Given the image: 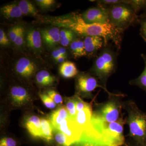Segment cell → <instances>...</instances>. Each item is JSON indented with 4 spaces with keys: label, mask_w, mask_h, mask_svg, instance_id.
Here are the masks:
<instances>
[{
    "label": "cell",
    "mask_w": 146,
    "mask_h": 146,
    "mask_svg": "<svg viewBox=\"0 0 146 146\" xmlns=\"http://www.w3.org/2000/svg\"><path fill=\"white\" fill-rule=\"evenodd\" d=\"M50 22L55 26L71 30L76 34L84 37L101 36L104 39L106 46L111 41L120 48L123 33L111 24L86 23L81 15L76 13L54 18Z\"/></svg>",
    "instance_id": "1"
},
{
    "label": "cell",
    "mask_w": 146,
    "mask_h": 146,
    "mask_svg": "<svg viewBox=\"0 0 146 146\" xmlns=\"http://www.w3.org/2000/svg\"><path fill=\"white\" fill-rule=\"evenodd\" d=\"M126 120L121 118L115 122L106 123L94 115L82 135L83 141L99 146H122L125 143L123 126Z\"/></svg>",
    "instance_id": "2"
},
{
    "label": "cell",
    "mask_w": 146,
    "mask_h": 146,
    "mask_svg": "<svg viewBox=\"0 0 146 146\" xmlns=\"http://www.w3.org/2000/svg\"><path fill=\"white\" fill-rule=\"evenodd\" d=\"M124 106L127 112L126 122L129 128V136L134 143L146 146V113L131 101L126 103Z\"/></svg>",
    "instance_id": "3"
},
{
    "label": "cell",
    "mask_w": 146,
    "mask_h": 146,
    "mask_svg": "<svg viewBox=\"0 0 146 146\" xmlns=\"http://www.w3.org/2000/svg\"><path fill=\"white\" fill-rule=\"evenodd\" d=\"M117 56L114 50L106 45L100 51L91 68L92 75L105 87L108 80L116 70Z\"/></svg>",
    "instance_id": "4"
},
{
    "label": "cell",
    "mask_w": 146,
    "mask_h": 146,
    "mask_svg": "<svg viewBox=\"0 0 146 146\" xmlns=\"http://www.w3.org/2000/svg\"><path fill=\"white\" fill-rule=\"evenodd\" d=\"M110 23L123 32L140 18L137 13L127 4L113 5L108 7Z\"/></svg>",
    "instance_id": "5"
},
{
    "label": "cell",
    "mask_w": 146,
    "mask_h": 146,
    "mask_svg": "<svg viewBox=\"0 0 146 146\" xmlns=\"http://www.w3.org/2000/svg\"><path fill=\"white\" fill-rule=\"evenodd\" d=\"M76 87L78 93L86 96H90L92 92L98 88H102L111 97H120L122 94H115L108 90L106 87L102 84L99 80L94 76L89 74L82 73L77 76Z\"/></svg>",
    "instance_id": "6"
},
{
    "label": "cell",
    "mask_w": 146,
    "mask_h": 146,
    "mask_svg": "<svg viewBox=\"0 0 146 146\" xmlns=\"http://www.w3.org/2000/svg\"><path fill=\"white\" fill-rule=\"evenodd\" d=\"M122 106L115 99H111L101 106L94 114L102 121L110 123L119 119Z\"/></svg>",
    "instance_id": "7"
},
{
    "label": "cell",
    "mask_w": 146,
    "mask_h": 146,
    "mask_svg": "<svg viewBox=\"0 0 146 146\" xmlns=\"http://www.w3.org/2000/svg\"><path fill=\"white\" fill-rule=\"evenodd\" d=\"M88 9L81 15L84 21L88 24H109L108 7L99 5Z\"/></svg>",
    "instance_id": "8"
},
{
    "label": "cell",
    "mask_w": 146,
    "mask_h": 146,
    "mask_svg": "<svg viewBox=\"0 0 146 146\" xmlns=\"http://www.w3.org/2000/svg\"><path fill=\"white\" fill-rule=\"evenodd\" d=\"M57 130L65 134L73 145L80 141L83 133L82 131L78 127L74 121L70 118L62 121Z\"/></svg>",
    "instance_id": "9"
},
{
    "label": "cell",
    "mask_w": 146,
    "mask_h": 146,
    "mask_svg": "<svg viewBox=\"0 0 146 146\" xmlns=\"http://www.w3.org/2000/svg\"><path fill=\"white\" fill-rule=\"evenodd\" d=\"M83 41L87 55L89 56L96 55L106 46L104 39L101 36H85Z\"/></svg>",
    "instance_id": "10"
},
{
    "label": "cell",
    "mask_w": 146,
    "mask_h": 146,
    "mask_svg": "<svg viewBox=\"0 0 146 146\" xmlns=\"http://www.w3.org/2000/svg\"><path fill=\"white\" fill-rule=\"evenodd\" d=\"M36 68V65L32 61L25 57L20 58L16 65V72L25 78L31 76L35 72Z\"/></svg>",
    "instance_id": "11"
},
{
    "label": "cell",
    "mask_w": 146,
    "mask_h": 146,
    "mask_svg": "<svg viewBox=\"0 0 146 146\" xmlns=\"http://www.w3.org/2000/svg\"><path fill=\"white\" fill-rule=\"evenodd\" d=\"M60 31L57 27L45 29L41 31L42 39L50 47L56 46L60 42Z\"/></svg>",
    "instance_id": "12"
},
{
    "label": "cell",
    "mask_w": 146,
    "mask_h": 146,
    "mask_svg": "<svg viewBox=\"0 0 146 146\" xmlns=\"http://www.w3.org/2000/svg\"><path fill=\"white\" fill-rule=\"evenodd\" d=\"M10 95L13 102L18 106L25 105L30 100L28 92L21 86L12 87L10 90Z\"/></svg>",
    "instance_id": "13"
},
{
    "label": "cell",
    "mask_w": 146,
    "mask_h": 146,
    "mask_svg": "<svg viewBox=\"0 0 146 146\" xmlns=\"http://www.w3.org/2000/svg\"><path fill=\"white\" fill-rule=\"evenodd\" d=\"M93 114L91 106L77 113L74 121L82 132L86 130V128L89 126Z\"/></svg>",
    "instance_id": "14"
},
{
    "label": "cell",
    "mask_w": 146,
    "mask_h": 146,
    "mask_svg": "<svg viewBox=\"0 0 146 146\" xmlns=\"http://www.w3.org/2000/svg\"><path fill=\"white\" fill-rule=\"evenodd\" d=\"M26 36L27 44L32 49L38 50L42 47V36L41 33L37 30L30 29L27 32Z\"/></svg>",
    "instance_id": "15"
},
{
    "label": "cell",
    "mask_w": 146,
    "mask_h": 146,
    "mask_svg": "<svg viewBox=\"0 0 146 146\" xmlns=\"http://www.w3.org/2000/svg\"><path fill=\"white\" fill-rule=\"evenodd\" d=\"M26 127L32 136L42 138V131L41 119L36 116H32L27 119Z\"/></svg>",
    "instance_id": "16"
},
{
    "label": "cell",
    "mask_w": 146,
    "mask_h": 146,
    "mask_svg": "<svg viewBox=\"0 0 146 146\" xmlns=\"http://www.w3.org/2000/svg\"><path fill=\"white\" fill-rule=\"evenodd\" d=\"M68 118L70 117L67 108L63 106L53 112L50 116V121L52 127L57 130L60 124Z\"/></svg>",
    "instance_id": "17"
},
{
    "label": "cell",
    "mask_w": 146,
    "mask_h": 146,
    "mask_svg": "<svg viewBox=\"0 0 146 146\" xmlns=\"http://www.w3.org/2000/svg\"><path fill=\"white\" fill-rule=\"evenodd\" d=\"M1 12L7 19L19 18L23 15L18 4H10L3 6L1 8Z\"/></svg>",
    "instance_id": "18"
},
{
    "label": "cell",
    "mask_w": 146,
    "mask_h": 146,
    "mask_svg": "<svg viewBox=\"0 0 146 146\" xmlns=\"http://www.w3.org/2000/svg\"><path fill=\"white\" fill-rule=\"evenodd\" d=\"M59 72L61 76L66 78H72L78 74L75 64L71 61H65L60 65Z\"/></svg>",
    "instance_id": "19"
},
{
    "label": "cell",
    "mask_w": 146,
    "mask_h": 146,
    "mask_svg": "<svg viewBox=\"0 0 146 146\" xmlns=\"http://www.w3.org/2000/svg\"><path fill=\"white\" fill-rule=\"evenodd\" d=\"M72 54L75 58L87 56L84 41L80 39H76L70 44Z\"/></svg>",
    "instance_id": "20"
},
{
    "label": "cell",
    "mask_w": 146,
    "mask_h": 146,
    "mask_svg": "<svg viewBox=\"0 0 146 146\" xmlns=\"http://www.w3.org/2000/svg\"><path fill=\"white\" fill-rule=\"evenodd\" d=\"M36 79L37 83L44 86L52 85L55 80L54 78L48 72L45 70L41 71L37 73Z\"/></svg>",
    "instance_id": "21"
},
{
    "label": "cell",
    "mask_w": 146,
    "mask_h": 146,
    "mask_svg": "<svg viewBox=\"0 0 146 146\" xmlns=\"http://www.w3.org/2000/svg\"><path fill=\"white\" fill-rule=\"evenodd\" d=\"M141 56L145 63L143 71L138 77L131 80L129 84L131 85L138 86L146 92V54H142Z\"/></svg>",
    "instance_id": "22"
},
{
    "label": "cell",
    "mask_w": 146,
    "mask_h": 146,
    "mask_svg": "<svg viewBox=\"0 0 146 146\" xmlns=\"http://www.w3.org/2000/svg\"><path fill=\"white\" fill-rule=\"evenodd\" d=\"M42 131V139L50 143L53 139L52 126L50 120L41 119Z\"/></svg>",
    "instance_id": "23"
},
{
    "label": "cell",
    "mask_w": 146,
    "mask_h": 146,
    "mask_svg": "<svg viewBox=\"0 0 146 146\" xmlns=\"http://www.w3.org/2000/svg\"><path fill=\"white\" fill-rule=\"evenodd\" d=\"M76 33L68 29H64L60 31V43L63 46L67 47L76 39Z\"/></svg>",
    "instance_id": "24"
},
{
    "label": "cell",
    "mask_w": 146,
    "mask_h": 146,
    "mask_svg": "<svg viewBox=\"0 0 146 146\" xmlns=\"http://www.w3.org/2000/svg\"><path fill=\"white\" fill-rule=\"evenodd\" d=\"M18 5L23 15L33 16L37 15L38 13L37 11L35 6L31 2L26 0H22L19 2Z\"/></svg>",
    "instance_id": "25"
},
{
    "label": "cell",
    "mask_w": 146,
    "mask_h": 146,
    "mask_svg": "<svg viewBox=\"0 0 146 146\" xmlns=\"http://www.w3.org/2000/svg\"><path fill=\"white\" fill-rule=\"evenodd\" d=\"M55 141L58 146H72V144L64 133L58 131L54 136Z\"/></svg>",
    "instance_id": "26"
},
{
    "label": "cell",
    "mask_w": 146,
    "mask_h": 146,
    "mask_svg": "<svg viewBox=\"0 0 146 146\" xmlns=\"http://www.w3.org/2000/svg\"><path fill=\"white\" fill-rule=\"evenodd\" d=\"M65 107L68 110L70 118L74 121L77 112L76 110L75 102L74 97L68 99Z\"/></svg>",
    "instance_id": "27"
},
{
    "label": "cell",
    "mask_w": 146,
    "mask_h": 146,
    "mask_svg": "<svg viewBox=\"0 0 146 146\" xmlns=\"http://www.w3.org/2000/svg\"><path fill=\"white\" fill-rule=\"evenodd\" d=\"M129 5L137 13L143 9L146 10V0H130Z\"/></svg>",
    "instance_id": "28"
},
{
    "label": "cell",
    "mask_w": 146,
    "mask_h": 146,
    "mask_svg": "<svg viewBox=\"0 0 146 146\" xmlns=\"http://www.w3.org/2000/svg\"><path fill=\"white\" fill-rule=\"evenodd\" d=\"M74 98L75 102L76 110L77 112L91 106L89 104L85 102L82 100L78 94L75 95Z\"/></svg>",
    "instance_id": "29"
},
{
    "label": "cell",
    "mask_w": 146,
    "mask_h": 146,
    "mask_svg": "<svg viewBox=\"0 0 146 146\" xmlns=\"http://www.w3.org/2000/svg\"><path fill=\"white\" fill-rule=\"evenodd\" d=\"M39 96L43 104L47 108L53 109L56 106L55 103L48 95L46 94H39Z\"/></svg>",
    "instance_id": "30"
},
{
    "label": "cell",
    "mask_w": 146,
    "mask_h": 146,
    "mask_svg": "<svg viewBox=\"0 0 146 146\" xmlns=\"http://www.w3.org/2000/svg\"><path fill=\"white\" fill-rule=\"evenodd\" d=\"M47 94L56 104H62L63 103L62 97L56 91L54 90H49L47 91Z\"/></svg>",
    "instance_id": "31"
},
{
    "label": "cell",
    "mask_w": 146,
    "mask_h": 146,
    "mask_svg": "<svg viewBox=\"0 0 146 146\" xmlns=\"http://www.w3.org/2000/svg\"><path fill=\"white\" fill-rule=\"evenodd\" d=\"M25 33L24 28L21 26L19 33L14 43L17 47H21L24 44L25 42Z\"/></svg>",
    "instance_id": "32"
},
{
    "label": "cell",
    "mask_w": 146,
    "mask_h": 146,
    "mask_svg": "<svg viewBox=\"0 0 146 146\" xmlns=\"http://www.w3.org/2000/svg\"><path fill=\"white\" fill-rule=\"evenodd\" d=\"M36 1L39 6L44 9L50 8L55 3L54 0H37Z\"/></svg>",
    "instance_id": "33"
},
{
    "label": "cell",
    "mask_w": 146,
    "mask_h": 146,
    "mask_svg": "<svg viewBox=\"0 0 146 146\" xmlns=\"http://www.w3.org/2000/svg\"><path fill=\"white\" fill-rule=\"evenodd\" d=\"M17 142L10 137H4L1 139L0 146H17Z\"/></svg>",
    "instance_id": "34"
},
{
    "label": "cell",
    "mask_w": 146,
    "mask_h": 146,
    "mask_svg": "<svg viewBox=\"0 0 146 146\" xmlns=\"http://www.w3.org/2000/svg\"><path fill=\"white\" fill-rule=\"evenodd\" d=\"M52 55L54 60H56L62 56L67 57V52L65 48L61 47L54 50L52 53Z\"/></svg>",
    "instance_id": "35"
},
{
    "label": "cell",
    "mask_w": 146,
    "mask_h": 146,
    "mask_svg": "<svg viewBox=\"0 0 146 146\" xmlns=\"http://www.w3.org/2000/svg\"><path fill=\"white\" fill-rule=\"evenodd\" d=\"M21 26H16L11 28L9 30V39L11 42L14 43L15 40L17 38Z\"/></svg>",
    "instance_id": "36"
},
{
    "label": "cell",
    "mask_w": 146,
    "mask_h": 146,
    "mask_svg": "<svg viewBox=\"0 0 146 146\" xmlns=\"http://www.w3.org/2000/svg\"><path fill=\"white\" fill-rule=\"evenodd\" d=\"M139 23L141 25L140 34L144 41L146 42V19L140 18Z\"/></svg>",
    "instance_id": "37"
},
{
    "label": "cell",
    "mask_w": 146,
    "mask_h": 146,
    "mask_svg": "<svg viewBox=\"0 0 146 146\" xmlns=\"http://www.w3.org/2000/svg\"><path fill=\"white\" fill-rule=\"evenodd\" d=\"M0 44L3 46H7L9 44V39L2 29H0Z\"/></svg>",
    "instance_id": "38"
},
{
    "label": "cell",
    "mask_w": 146,
    "mask_h": 146,
    "mask_svg": "<svg viewBox=\"0 0 146 146\" xmlns=\"http://www.w3.org/2000/svg\"><path fill=\"white\" fill-rule=\"evenodd\" d=\"M72 146H99L95 144L86 142H80Z\"/></svg>",
    "instance_id": "39"
},
{
    "label": "cell",
    "mask_w": 146,
    "mask_h": 146,
    "mask_svg": "<svg viewBox=\"0 0 146 146\" xmlns=\"http://www.w3.org/2000/svg\"><path fill=\"white\" fill-rule=\"evenodd\" d=\"M66 58V57H65V56H60V57H58L56 60L57 61L58 63H63L64 62H65V61Z\"/></svg>",
    "instance_id": "40"
},
{
    "label": "cell",
    "mask_w": 146,
    "mask_h": 146,
    "mask_svg": "<svg viewBox=\"0 0 146 146\" xmlns=\"http://www.w3.org/2000/svg\"><path fill=\"white\" fill-rule=\"evenodd\" d=\"M133 142V141H132ZM122 146H141L138 145V144H136L134 142H132V143H125Z\"/></svg>",
    "instance_id": "41"
},
{
    "label": "cell",
    "mask_w": 146,
    "mask_h": 146,
    "mask_svg": "<svg viewBox=\"0 0 146 146\" xmlns=\"http://www.w3.org/2000/svg\"><path fill=\"white\" fill-rule=\"evenodd\" d=\"M140 18L146 19V10L145 11V12L141 15V16H140Z\"/></svg>",
    "instance_id": "42"
}]
</instances>
